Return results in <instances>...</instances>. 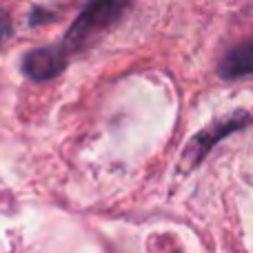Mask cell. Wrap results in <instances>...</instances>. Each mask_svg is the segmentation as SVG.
Listing matches in <instances>:
<instances>
[{"instance_id": "obj_1", "label": "cell", "mask_w": 253, "mask_h": 253, "mask_svg": "<svg viewBox=\"0 0 253 253\" xmlns=\"http://www.w3.org/2000/svg\"><path fill=\"white\" fill-rule=\"evenodd\" d=\"M25 74L36 80H49L65 67V56L58 49H36L25 58Z\"/></svg>"}, {"instance_id": "obj_2", "label": "cell", "mask_w": 253, "mask_h": 253, "mask_svg": "<svg viewBox=\"0 0 253 253\" xmlns=\"http://www.w3.org/2000/svg\"><path fill=\"white\" fill-rule=\"evenodd\" d=\"M220 76L227 80L253 76V40L233 47L220 62Z\"/></svg>"}]
</instances>
